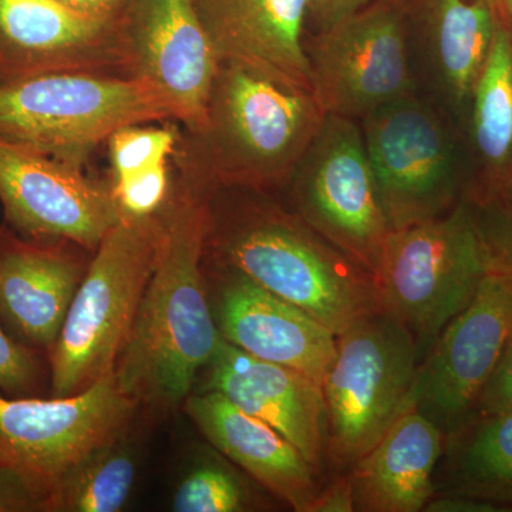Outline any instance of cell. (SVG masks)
I'll use <instances>...</instances> for the list:
<instances>
[{
  "mask_svg": "<svg viewBox=\"0 0 512 512\" xmlns=\"http://www.w3.org/2000/svg\"><path fill=\"white\" fill-rule=\"evenodd\" d=\"M211 211L185 192L161 214L153 272L114 373L138 404H184L217 352L221 333L202 272Z\"/></svg>",
  "mask_w": 512,
  "mask_h": 512,
  "instance_id": "cell-1",
  "label": "cell"
},
{
  "mask_svg": "<svg viewBox=\"0 0 512 512\" xmlns=\"http://www.w3.org/2000/svg\"><path fill=\"white\" fill-rule=\"evenodd\" d=\"M208 242L222 266L308 312L336 335L376 311L373 275L296 214L245 198L220 218Z\"/></svg>",
  "mask_w": 512,
  "mask_h": 512,
  "instance_id": "cell-2",
  "label": "cell"
},
{
  "mask_svg": "<svg viewBox=\"0 0 512 512\" xmlns=\"http://www.w3.org/2000/svg\"><path fill=\"white\" fill-rule=\"evenodd\" d=\"M325 116L311 90L251 64L221 60L200 136L208 174L254 191L288 183Z\"/></svg>",
  "mask_w": 512,
  "mask_h": 512,
  "instance_id": "cell-3",
  "label": "cell"
},
{
  "mask_svg": "<svg viewBox=\"0 0 512 512\" xmlns=\"http://www.w3.org/2000/svg\"><path fill=\"white\" fill-rule=\"evenodd\" d=\"M161 215L121 220L101 239L49 359L50 393L70 396L116 366L153 272Z\"/></svg>",
  "mask_w": 512,
  "mask_h": 512,
  "instance_id": "cell-4",
  "label": "cell"
},
{
  "mask_svg": "<svg viewBox=\"0 0 512 512\" xmlns=\"http://www.w3.org/2000/svg\"><path fill=\"white\" fill-rule=\"evenodd\" d=\"M490 268L470 202L390 232L373 281L377 309L429 350L450 320L470 303Z\"/></svg>",
  "mask_w": 512,
  "mask_h": 512,
  "instance_id": "cell-5",
  "label": "cell"
},
{
  "mask_svg": "<svg viewBox=\"0 0 512 512\" xmlns=\"http://www.w3.org/2000/svg\"><path fill=\"white\" fill-rule=\"evenodd\" d=\"M168 117L170 101L133 74L55 72L0 86V137L72 164L120 128Z\"/></svg>",
  "mask_w": 512,
  "mask_h": 512,
  "instance_id": "cell-6",
  "label": "cell"
},
{
  "mask_svg": "<svg viewBox=\"0 0 512 512\" xmlns=\"http://www.w3.org/2000/svg\"><path fill=\"white\" fill-rule=\"evenodd\" d=\"M420 356L412 333L379 309L338 335L322 383L326 451L336 463L353 466L416 404Z\"/></svg>",
  "mask_w": 512,
  "mask_h": 512,
  "instance_id": "cell-7",
  "label": "cell"
},
{
  "mask_svg": "<svg viewBox=\"0 0 512 512\" xmlns=\"http://www.w3.org/2000/svg\"><path fill=\"white\" fill-rule=\"evenodd\" d=\"M362 134L393 231L433 220L457 204L461 175L453 131L417 92L363 117Z\"/></svg>",
  "mask_w": 512,
  "mask_h": 512,
  "instance_id": "cell-8",
  "label": "cell"
},
{
  "mask_svg": "<svg viewBox=\"0 0 512 512\" xmlns=\"http://www.w3.org/2000/svg\"><path fill=\"white\" fill-rule=\"evenodd\" d=\"M288 183L296 214L375 274L393 229L357 120L326 114Z\"/></svg>",
  "mask_w": 512,
  "mask_h": 512,
  "instance_id": "cell-9",
  "label": "cell"
},
{
  "mask_svg": "<svg viewBox=\"0 0 512 512\" xmlns=\"http://www.w3.org/2000/svg\"><path fill=\"white\" fill-rule=\"evenodd\" d=\"M312 87L325 114L362 120L416 92L410 22L400 0H372L306 46Z\"/></svg>",
  "mask_w": 512,
  "mask_h": 512,
  "instance_id": "cell-10",
  "label": "cell"
},
{
  "mask_svg": "<svg viewBox=\"0 0 512 512\" xmlns=\"http://www.w3.org/2000/svg\"><path fill=\"white\" fill-rule=\"evenodd\" d=\"M136 407L120 389L114 369L70 396L0 393V463L25 474L49 498L74 464L123 436Z\"/></svg>",
  "mask_w": 512,
  "mask_h": 512,
  "instance_id": "cell-11",
  "label": "cell"
},
{
  "mask_svg": "<svg viewBox=\"0 0 512 512\" xmlns=\"http://www.w3.org/2000/svg\"><path fill=\"white\" fill-rule=\"evenodd\" d=\"M512 335V272L490 266L476 295L434 340L416 383V407L446 436L476 412Z\"/></svg>",
  "mask_w": 512,
  "mask_h": 512,
  "instance_id": "cell-12",
  "label": "cell"
},
{
  "mask_svg": "<svg viewBox=\"0 0 512 512\" xmlns=\"http://www.w3.org/2000/svg\"><path fill=\"white\" fill-rule=\"evenodd\" d=\"M0 204L25 238L72 242L87 249L121 221L109 188L76 164L0 137Z\"/></svg>",
  "mask_w": 512,
  "mask_h": 512,
  "instance_id": "cell-13",
  "label": "cell"
},
{
  "mask_svg": "<svg viewBox=\"0 0 512 512\" xmlns=\"http://www.w3.org/2000/svg\"><path fill=\"white\" fill-rule=\"evenodd\" d=\"M119 69L133 74L124 18H97L59 0H0V86L39 74Z\"/></svg>",
  "mask_w": 512,
  "mask_h": 512,
  "instance_id": "cell-14",
  "label": "cell"
},
{
  "mask_svg": "<svg viewBox=\"0 0 512 512\" xmlns=\"http://www.w3.org/2000/svg\"><path fill=\"white\" fill-rule=\"evenodd\" d=\"M124 22L134 76L160 89L174 119L201 136L221 59L195 0H133Z\"/></svg>",
  "mask_w": 512,
  "mask_h": 512,
  "instance_id": "cell-15",
  "label": "cell"
},
{
  "mask_svg": "<svg viewBox=\"0 0 512 512\" xmlns=\"http://www.w3.org/2000/svg\"><path fill=\"white\" fill-rule=\"evenodd\" d=\"M224 268L212 303L222 338L249 355L291 367L322 386L338 335L308 312Z\"/></svg>",
  "mask_w": 512,
  "mask_h": 512,
  "instance_id": "cell-16",
  "label": "cell"
},
{
  "mask_svg": "<svg viewBox=\"0 0 512 512\" xmlns=\"http://www.w3.org/2000/svg\"><path fill=\"white\" fill-rule=\"evenodd\" d=\"M202 390L220 393L291 441L313 467L326 453V406L320 384L291 367L249 355L221 336Z\"/></svg>",
  "mask_w": 512,
  "mask_h": 512,
  "instance_id": "cell-17",
  "label": "cell"
},
{
  "mask_svg": "<svg viewBox=\"0 0 512 512\" xmlns=\"http://www.w3.org/2000/svg\"><path fill=\"white\" fill-rule=\"evenodd\" d=\"M84 272L59 242L0 228V319L16 339L49 353Z\"/></svg>",
  "mask_w": 512,
  "mask_h": 512,
  "instance_id": "cell-18",
  "label": "cell"
},
{
  "mask_svg": "<svg viewBox=\"0 0 512 512\" xmlns=\"http://www.w3.org/2000/svg\"><path fill=\"white\" fill-rule=\"evenodd\" d=\"M184 410L212 446L269 493L292 510H308L320 490V471L279 431L211 390L192 392Z\"/></svg>",
  "mask_w": 512,
  "mask_h": 512,
  "instance_id": "cell-19",
  "label": "cell"
},
{
  "mask_svg": "<svg viewBox=\"0 0 512 512\" xmlns=\"http://www.w3.org/2000/svg\"><path fill=\"white\" fill-rule=\"evenodd\" d=\"M221 60L251 64L311 90L303 26L311 0H195Z\"/></svg>",
  "mask_w": 512,
  "mask_h": 512,
  "instance_id": "cell-20",
  "label": "cell"
},
{
  "mask_svg": "<svg viewBox=\"0 0 512 512\" xmlns=\"http://www.w3.org/2000/svg\"><path fill=\"white\" fill-rule=\"evenodd\" d=\"M446 441L416 404L406 410L352 466L356 511H423L434 495V471Z\"/></svg>",
  "mask_w": 512,
  "mask_h": 512,
  "instance_id": "cell-21",
  "label": "cell"
},
{
  "mask_svg": "<svg viewBox=\"0 0 512 512\" xmlns=\"http://www.w3.org/2000/svg\"><path fill=\"white\" fill-rule=\"evenodd\" d=\"M419 52L431 86L468 110L501 19L481 0H420Z\"/></svg>",
  "mask_w": 512,
  "mask_h": 512,
  "instance_id": "cell-22",
  "label": "cell"
},
{
  "mask_svg": "<svg viewBox=\"0 0 512 512\" xmlns=\"http://www.w3.org/2000/svg\"><path fill=\"white\" fill-rule=\"evenodd\" d=\"M477 181L473 204L512 191V26L501 20L468 104Z\"/></svg>",
  "mask_w": 512,
  "mask_h": 512,
  "instance_id": "cell-23",
  "label": "cell"
},
{
  "mask_svg": "<svg viewBox=\"0 0 512 512\" xmlns=\"http://www.w3.org/2000/svg\"><path fill=\"white\" fill-rule=\"evenodd\" d=\"M446 450L447 493L512 507V412L471 417Z\"/></svg>",
  "mask_w": 512,
  "mask_h": 512,
  "instance_id": "cell-24",
  "label": "cell"
},
{
  "mask_svg": "<svg viewBox=\"0 0 512 512\" xmlns=\"http://www.w3.org/2000/svg\"><path fill=\"white\" fill-rule=\"evenodd\" d=\"M136 478V453L123 434L94 448L60 478L46 512H119Z\"/></svg>",
  "mask_w": 512,
  "mask_h": 512,
  "instance_id": "cell-25",
  "label": "cell"
},
{
  "mask_svg": "<svg viewBox=\"0 0 512 512\" xmlns=\"http://www.w3.org/2000/svg\"><path fill=\"white\" fill-rule=\"evenodd\" d=\"M251 508L241 478L225 464L204 461L178 483L171 510L175 512H241Z\"/></svg>",
  "mask_w": 512,
  "mask_h": 512,
  "instance_id": "cell-26",
  "label": "cell"
},
{
  "mask_svg": "<svg viewBox=\"0 0 512 512\" xmlns=\"http://www.w3.org/2000/svg\"><path fill=\"white\" fill-rule=\"evenodd\" d=\"M133 124L120 128L109 138L114 180L143 173L168 164L174 153L175 136L170 130Z\"/></svg>",
  "mask_w": 512,
  "mask_h": 512,
  "instance_id": "cell-27",
  "label": "cell"
},
{
  "mask_svg": "<svg viewBox=\"0 0 512 512\" xmlns=\"http://www.w3.org/2000/svg\"><path fill=\"white\" fill-rule=\"evenodd\" d=\"M121 220L143 221L160 217L170 198V171L167 164L113 180L109 187Z\"/></svg>",
  "mask_w": 512,
  "mask_h": 512,
  "instance_id": "cell-28",
  "label": "cell"
},
{
  "mask_svg": "<svg viewBox=\"0 0 512 512\" xmlns=\"http://www.w3.org/2000/svg\"><path fill=\"white\" fill-rule=\"evenodd\" d=\"M42 353L16 339L0 319V393L37 397L45 380Z\"/></svg>",
  "mask_w": 512,
  "mask_h": 512,
  "instance_id": "cell-29",
  "label": "cell"
},
{
  "mask_svg": "<svg viewBox=\"0 0 512 512\" xmlns=\"http://www.w3.org/2000/svg\"><path fill=\"white\" fill-rule=\"evenodd\" d=\"M470 204L490 266L512 272V191L480 204Z\"/></svg>",
  "mask_w": 512,
  "mask_h": 512,
  "instance_id": "cell-30",
  "label": "cell"
},
{
  "mask_svg": "<svg viewBox=\"0 0 512 512\" xmlns=\"http://www.w3.org/2000/svg\"><path fill=\"white\" fill-rule=\"evenodd\" d=\"M47 495L16 468L0 463V512H46Z\"/></svg>",
  "mask_w": 512,
  "mask_h": 512,
  "instance_id": "cell-31",
  "label": "cell"
},
{
  "mask_svg": "<svg viewBox=\"0 0 512 512\" xmlns=\"http://www.w3.org/2000/svg\"><path fill=\"white\" fill-rule=\"evenodd\" d=\"M512 412V335L508 339L494 372L478 397L476 416Z\"/></svg>",
  "mask_w": 512,
  "mask_h": 512,
  "instance_id": "cell-32",
  "label": "cell"
},
{
  "mask_svg": "<svg viewBox=\"0 0 512 512\" xmlns=\"http://www.w3.org/2000/svg\"><path fill=\"white\" fill-rule=\"evenodd\" d=\"M356 511L353 485L349 476L339 477L328 487L319 490L306 512Z\"/></svg>",
  "mask_w": 512,
  "mask_h": 512,
  "instance_id": "cell-33",
  "label": "cell"
},
{
  "mask_svg": "<svg viewBox=\"0 0 512 512\" xmlns=\"http://www.w3.org/2000/svg\"><path fill=\"white\" fill-rule=\"evenodd\" d=\"M370 2L372 0H311L309 16L319 32H322L355 15Z\"/></svg>",
  "mask_w": 512,
  "mask_h": 512,
  "instance_id": "cell-34",
  "label": "cell"
},
{
  "mask_svg": "<svg viewBox=\"0 0 512 512\" xmlns=\"http://www.w3.org/2000/svg\"><path fill=\"white\" fill-rule=\"evenodd\" d=\"M423 511L429 512H498L510 511L503 505L480 500V498L468 497L457 493H443L433 495Z\"/></svg>",
  "mask_w": 512,
  "mask_h": 512,
  "instance_id": "cell-35",
  "label": "cell"
},
{
  "mask_svg": "<svg viewBox=\"0 0 512 512\" xmlns=\"http://www.w3.org/2000/svg\"><path fill=\"white\" fill-rule=\"evenodd\" d=\"M63 5L104 19H123L133 0H59Z\"/></svg>",
  "mask_w": 512,
  "mask_h": 512,
  "instance_id": "cell-36",
  "label": "cell"
},
{
  "mask_svg": "<svg viewBox=\"0 0 512 512\" xmlns=\"http://www.w3.org/2000/svg\"><path fill=\"white\" fill-rule=\"evenodd\" d=\"M493 9L495 15L512 26V0H481Z\"/></svg>",
  "mask_w": 512,
  "mask_h": 512,
  "instance_id": "cell-37",
  "label": "cell"
}]
</instances>
